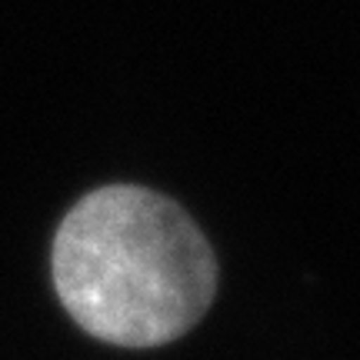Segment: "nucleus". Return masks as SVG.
Wrapping results in <instances>:
<instances>
[{
	"label": "nucleus",
	"instance_id": "1",
	"mask_svg": "<svg viewBox=\"0 0 360 360\" xmlns=\"http://www.w3.org/2000/svg\"><path fill=\"white\" fill-rule=\"evenodd\" d=\"M53 287L97 340L160 347L191 330L217 290V260L170 197L114 184L87 193L53 237Z\"/></svg>",
	"mask_w": 360,
	"mask_h": 360
}]
</instances>
